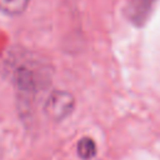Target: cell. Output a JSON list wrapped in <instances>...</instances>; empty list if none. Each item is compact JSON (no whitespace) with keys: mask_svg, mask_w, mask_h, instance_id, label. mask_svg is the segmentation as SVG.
Returning <instances> with one entry per match:
<instances>
[{"mask_svg":"<svg viewBox=\"0 0 160 160\" xmlns=\"http://www.w3.org/2000/svg\"><path fill=\"white\" fill-rule=\"evenodd\" d=\"M76 152H78V156L80 159H82V160H90V159H92L96 155V152H98V148H96L95 141L91 138H89V136L81 138L78 141Z\"/></svg>","mask_w":160,"mask_h":160,"instance_id":"obj_5","label":"cell"},{"mask_svg":"<svg viewBox=\"0 0 160 160\" xmlns=\"http://www.w3.org/2000/svg\"><path fill=\"white\" fill-rule=\"evenodd\" d=\"M29 2L30 0H0V11L10 16H16L28 9Z\"/></svg>","mask_w":160,"mask_h":160,"instance_id":"obj_4","label":"cell"},{"mask_svg":"<svg viewBox=\"0 0 160 160\" xmlns=\"http://www.w3.org/2000/svg\"><path fill=\"white\" fill-rule=\"evenodd\" d=\"M156 0H129L126 16L135 26H142L149 19Z\"/></svg>","mask_w":160,"mask_h":160,"instance_id":"obj_3","label":"cell"},{"mask_svg":"<svg viewBox=\"0 0 160 160\" xmlns=\"http://www.w3.org/2000/svg\"><path fill=\"white\" fill-rule=\"evenodd\" d=\"M49 72L34 64H21L12 71V82L21 112L29 111L34 104L36 94L48 84Z\"/></svg>","mask_w":160,"mask_h":160,"instance_id":"obj_1","label":"cell"},{"mask_svg":"<svg viewBox=\"0 0 160 160\" xmlns=\"http://www.w3.org/2000/svg\"><path fill=\"white\" fill-rule=\"evenodd\" d=\"M75 109V98L71 92L65 90H54L50 92L44 104V112L46 118L52 121H62L69 118Z\"/></svg>","mask_w":160,"mask_h":160,"instance_id":"obj_2","label":"cell"}]
</instances>
